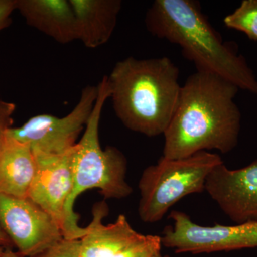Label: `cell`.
Segmentation results:
<instances>
[{"label":"cell","mask_w":257,"mask_h":257,"mask_svg":"<svg viewBox=\"0 0 257 257\" xmlns=\"http://www.w3.org/2000/svg\"><path fill=\"white\" fill-rule=\"evenodd\" d=\"M239 88L216 74L197 70L181 88L165 137L163 157L187 158L198 152L229 153L237 145L241 114L234 98Z\"/></svg>","instance_id":"1"},{"label":"cell","mask_w":257,"mask_h":257,"mask_svg":"<svg viewBox=\"0 0 257 257\" xmlns=\"http://www.w3.org/2000/svg\"><path fill=\"white\" fill-rule=\"evenodd\" d=\"M153 36L178 45L197 70L216 74L257 96V79L243 56L224 43L193 0H156L147 10Z\"/></svg>","instance_id":"2"},{"label":"cell","mask_w":257,"mask_h":257,"mask_svg":"<svg viewBox=\"0 0 257 257\" xmlns=\"http://www.w3.org/2000/svg\"><path fill=\"white\" fill-rule=\"evenodd\" d=\"M107 77L113 109L125 127L151 138L164 135L182 88L172 60L128 57L116 62Z\"/></svg>","instance_id":"3"},{"label":"cell","mask_w":257,"mask_h":257,"mask_svg":"<svg viewBox=\"0 0 257 257\" xmlns=\"http://www.w3.org/2000/svg\"><path fill=\"white\" fill-rule=\"evenodd\" d=\"M98 95L90 117L74 155V188L66 206L67 234L64 239H81L87 227L79 226V216L74 210L77 197L88 189H99L106 199H124L133 189L126 180L127 162L119 149L108 146L101 149L99 138V122L104 104L110 96L107 76L97 85Z\"/></svg>","instance_id":"4"},{"label":"cell","mask_w":257,"mask_h":257,"mask_svg":"<svg viewBox=\"0 0 257 257\" xmlns=\"http://www.w3.org/2000/svg\"><path fill=\"white\" fill-rule=\"evenodd\" d=\"M222 162L219 155L206 151L177 160L161 157L144 170L140 179V219L145 223L160 221L179 200L204 192L208 175Z\"/></svg>","instance_id":"5"},{"label":"cell","mask_w":257,"mask_h":257,"mask_svg":"<svg viewBox=\"0 0 257 257\" xmlns=\"http://www.w3.org/2000/svg\"><path fill=\"white\" fill-rule=\"evenodd\" d=\"M98 95L97 86L82 89L77 104L63 117L51 114L32 116L21 126L10 127L7 137L28 144L35 152L60 155L77 145L91 114Z\"/></svg>","instance_id":"6"},{"label":"cell","mask_w":257,"mask_h":257,"mask_svg":"<svg viewBox=\"0 0 257 257\" xmlns=\"http://www.w3.org/2000/svg\"><path fill=\"white\" fill-rule=\"evenodd\" d=\"M173 226L164 230L162 246L176 253H202L257 248V221L202 226L182 211L171 212Z\"/></svg>","instance_id":"7"},{"label":"cell","mask_w":257,"mask_h":257,"mask_svg":"<svg viewBox=\"0 0 257 257\" xmlns=\"http://www.w3.org/2000/svg\"><path fill=\"white\" fill-rule=\"evenodd\" d=\"M0 226L23 257H33L64 239L60 224L29 198L0 194Z\"/></svg>","instance_id":"8"},{"label":"cell","mask_w":257,"mask_h":257,"mask_svg":"<svg viewBox=\"0 0 257 257\" xmlns=\"http://www.w3.org/2000/svg\"><path fill=\"white\" fill-rule=\"evenodd\" d=\"M77 145L60 155L33 151L37 171L28 198L50 214L67 234L65 209L74 188V162Z\"/></svg>","instance_id":"9"},{"label":"cell","mask_w":257,"mask_h":257,"mask_svg":"<svg viewBox=\"0 0 257 257\" xmlns=\"http://www.w3.org/2000/svg\"><path fill=\"white\" fill-rule=\"evenodd\" d=\"M204 190L236 224L257 221V160L238 170L222 162L208 175Z\"/></svg>","instance_id":"10"},{"label":"cell","mask_w":257,"mask_h":257,"mask_svg":"<svg viewBox=\"0 0 257 257\" xmlns=\"http://www.w3.org/2000/svg\"><path fill=\"white\" fill-rule=\"evenodd\" d=\"M107 213L105 203L96 205L87 234L80 239L79 257H113L145 236L135 231L122 214L113 224H103Z\"/></svg>","instance_id":"11"},{"label":"cell","mask_w":257,"mask_h":257,"mask_svg":"<svg viewBox=\"0 0 257 257\" xmlns=\"http://www.w3.org/2000/svg\"><path fill=\"white\" fill-rule=\"evenodd\" d=\"M16 10L29 26L57 43L77 40L75 15L69 0H16Z\"/></svg>","instance_id":"12"},{"label":"cell","mask_w":257,"mask_h":257,"mask_svg":"<svg viewBox=\"0 0 257 257\" xmlns=\"http://www.w3.org/2000/svg\"><path fill=\"white\" fill-rule=\"evenodd\" d=\"M76 18L77 40L96 49L110 40L121 10V0H69Z\"/></svg>","instance_id":"13"},{"label":"cell","mask_w":257,"mask_h":257,"mask_svg":"<svg viewBox=\"0 0 257 257\" xmlns=\"http://www.w3.org/2000/svg\"><path fill=\"white\" fill-rule=\"evenodd\" d=\"M36 171V159L30 145L7 137L0 156V194L28 198Z\"/></svg>","instance_id":"14"},{"label":"cell","mask_w":257,"mask_h":257,"mask_svg":"<svg viewBox=\"0 0 257 257\" xmlns=\"http://www.w3.org/2000/svg\"><path fill=\"white\" fill-rule=\"evenodd\" d=\"M224 23L228 28L243 32L250 40L257 41V0H243L225 17Z\"/></svg>","instance_id":"15"},{"label":"cell","mask_w":257,"mask_h":257,"mask_svg":"<svg viewBox=\"0 0 257 257\" xmlns=\"http://www.w3.org/2000/svg\"><path fill=\"white\" fill-rule=\"evenodd\" d=\"M162 237L157 235H145L143 239L120 251L113 257H153L161 252Z\"/></svg>","instance_id":"16"},{"label":"cell","mask_w":257,"mask_h":257,"mask_svg":"<svg viewBox=\"0 0 257 257\" xmlns=\"http://www.w3.org/2000/svg\"><path fill=\"white\" fill-rule=\"evenodd\" d=\"M80 239L61 240L52 247L33 257H79Z\"/></svg>","instance_id":"17"},{"label":"cell","mask_w":257,"mask_h":257,"mask_svg":"<svg viewBox=\"0 0 257 257\" xmlns=\"http://www.w3.org/2000/svg\"><path fill=\"white\" fill-rule=\"evenodd\" d=\"M15 109L14 103L0 100V156L6 143L7 133L13 124Z\"/></svg>","instance_id":"18"},{"label":"cell","mask_w":257,"mask_h":257,"mask_svg":"<svg viewBox=\"0 0 257 257\" xmlns=\"http://www.w3.org/2000/svg\"><path fill=\"white\" fill-rule=\"evenodd\" d=\"M15 10L16 0H0V32L10 26Z\"/></svg>","instance_id":"19"},{"label":"cell","mask_w":257,"mask_h":257,"mask_svg":"<svg viewBox=\"0 0 257 257\" xmlns=\"http://www.w3.org/2000/svg\"><path fill=\"white\" fill-rule=\"evenodd\" d=\"M13 245L11 241L9 239L5 231L0 226V246L5 248H10V246Z\"/></svg>","instance_id":"20"},{"label":"cell","mask_w":257,"mask_h":257,"mask_svg":"<svg viewBox=\"0 0 257 257\" xmlns=\"http://www.w3.org/2000/svg\"><path fill=\"white\" fill-rule=\"evenodd\" d=\"M1 257H23L18 252H15L11 248H5Z\"/></svg>","instance_id":"21"},{"label":"cell","mask_w":257,"mask_h":257,"mask_svg":"<svg viewBox=\"0 0 257 257\" xmlns=\"http://www.w3.org/2000/svg\"><path fill=\"white\" fill-rule=\"evenodd\" d=\"M153 257H171L170 256H168V255H162L161 252L157 253V254H155V256Z\"/></svg>","instance_id":"22"},{"label":"cell","mask_w":257,"mask_h":257,"mask_svg":"<svg viewBox=\"0 0 257 257\" xmlns=\"http://www.w3.org/2000/svg\"><path fill=\"white\" fill-rule=\"evenodd\" d=\"M5 249V248L1 247V246H0V257H1L2 255H3V252H4Z\"/></svg>","instance_id":"23"}]
</instances>
